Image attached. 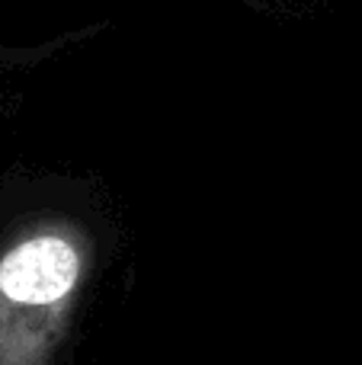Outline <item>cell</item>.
I'll return each mask as SVG.
<instances>
[{"label":"cell","mask_w":362,"mask_h":365,"mask_svg":"<svg viewBox=\"0 0 362 365\" xmlns=\"http://www.w3.org/2000/svg\"><path fill=\"white\" fill-rule=\"evenodd\" d=\"M81 259L61 237H32L0 259V292L16 304H55L77 285Z\"/></svg>","instance_id":"obj_1"}]
</instances>
